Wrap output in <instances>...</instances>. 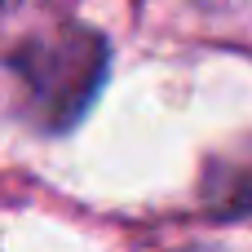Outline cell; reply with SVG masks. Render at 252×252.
Listing matches in <instances>:
<instances>
[{
	"label": "cell",
	"instance_id": "6da1fadb",
	"mask_svg": "<svg viewBox=\"0 0 252 252\" xmlns=\"http://www.w3.org/2000/svg\"><path fill=\"white\" fill-rule=\"evenodd\" d=\"M44 128H71L97 97L106 75V40L89 27H58L31 35L9 62Z\"/></svg>",
	"mask_w": 252,
	"mask_h": 252
}]
</instances>
